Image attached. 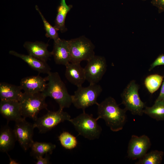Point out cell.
<instances>
[{"label":"cell","instance_id":"obj_16","mask_svg":"<svg viewBox=\"0 0 164 164\" xmlns=\"http://www.w3.org/2000/svg\"><path fill=\"white\" fill-rule=\"evenodd\" d=\"M65 75L67 80L77 87L82 86L86 79L84 68L79 63H70L66 66Z\"/></svg>","mask_w":164,"mask_h":164},{"label":"cell","instance_id":"obj_8","mask_svg":"<svg viewBox=\"0 0 164 164\" xmlns=\"http://www.w3.org/2000/svg\"><path fill=\"white\" fill-rule=\"evenodd\" d=\"M71 119L70 115L63 110L60 109L56 111H48L44 116L37 118L33 124L35 128H37L39 133H44L55 127L59 123Z\"/></svg>","mask_w":164,"mask_h":164},{"label":"cell","instance_id":"obj_12","mask_svg":"<svg viewBox=\"0 0 164 164\" xmlns=\"http://www.w3.org/2000/svg\"><path fill=\"white\" fill-rule=\"evenodd\" d=\"M55 63L65 66L70 63V50L69 40L60 39L54 41L51 52Z\"/></svg>","mask_w":164,"mask_h":164},{"label":"cell","instance_id":"obj_17","mask_svg":"<svg viewBox=\"0 0 164 164\" xmlns=\"http://www.w3.org/2000/svg\"><path fill=\"white\" fill-rule=\"evenodd\" d=\"M9 53L19 58L26 63L32 68L39 73L49 74L51 72L50 67L46 62L43 61L29 55L19 53L14 50H10Z\"/></svg>","mask_w":164,"mask_h":164},{"label":"cell","instance_id":"obj_14","mask_svg":"<svg viewBox=\"0 0 164 164\" xmlns=\"http://www.w3.org/2000/svg\"><path fill=\"white\" fill-rule=\"evenodd\" d=\"M0 113L8 121L15 122L23 118L20 104L18 101L1 100Z\"/></svg>","mask_w":164,"mask_h":164},{"label":"cell","instance_id":"obj_28","mask_svg":"<svg viewBox=\"0 0 164 164\" xmlns=\"http://www.w3.org/2000/svg\"><path fill=\"white\" fill-rule=\"evenodd\" d=\"M151 3L157 8L159 13L164 12V0H151Z\"/></svg>","mask_w":164,"mask_h":164},{"label":"cell","instance_id":"obj_20","mask_svg":"<svg viewBox=\"0 0 164 164\" xmlns=\"http://www.w3.org/2000/svg\"><path fill=\"white\" fill-rule=\"evenodd\" d=\"M72 5H68L65 0H61L60 4L57 8V12L55 20L54 27L62 33L65 32L67 29L65 26V21L68 13L72 8Z\"/></svg>","mask_w":164,"mask_h":164},{"label":"cell","instance_id":"obj_9","mask_svg":"<svg viewBox=\"0 0 164 164\" xmlns=\"http://www.w3.org/2000/svg\"><path fill=\"white\" fill-rule=\"evenodd\" d=\"M107 67L105 57L95 55L87 61V64L84 68L86 80L90 84H97L105 74Z\"/></svg>","mask_w":164,"mask_h":164},{"label":"cell","instance_id":"obj_22","mask_svg":"<svg viewBox=\"0 0 164 164\" xmlns=\"http://www.w3.org/2000/svg\"><path fill=\"white\" fill-rule=\"evenodd\" d=\"M56 145L51 143L34 142L32 145L31 154L36 158L44 154H51Z\"/></svg>","mask_w":164,"mask_h":164},{"label":"cell","instance_id":"obj_15","mask_svg":"<svg viewBox=\"0 0 164 164\" xmlns=\"http://www.w3.org/2000/svg\"><path fill=\"white\" fill-rule=\"evenodd\" d=\"M48 43L39 41H26L23 44L29 55L45 62L52 56L51 52L48 50Z\"/></svg>","mask_w":164,"mask_h":164},{"label":"cell","instance_id":"obj_29","mask_svg":"<svg viewBox=\"0 0 164 164\" xmlns=\"http://www.w3.org/2000/svg\"><path fill=\"white\" fill-rule=\"evenodd\" d=\"M48 154H46V156L43 158V156H40L36 158L37 159L36 164H48L50 163V157Z\"/></svg>","mask_w":164,"mask_h":164},{"label":"cell","instance_id":"obj_6","mask_svg":"<svg viewBox=\"0 0 164 164\" xmlns=\"http://www.w3.org/2000/svg\"><path fill=\"white\" fill-rule=\"evenodd\" d=\"M70 50V62L79 63L87 61L95 55V46L91 41L84 36L69 40Z\"/></svg>","mask_w":164,"mask_h":164},{"label":"cell","instance_id":"obj_32","mask_svg":"<svg viewBox=\"0 0 164 164\" xmlns=\"http://www.w3.org/2000/svg\"><path fill=\"white\" fill-rule=\"evenodd\" d=\"M142 0L145 1H146V0Z\"/></svg>","mask_w":164,"mask_h":164},{"label":"cell","instance_id":"obj_2","mask_svg":"<svg viewBox=\"0 0 164 164\" xmlns=\"http://www.w3.org/2000/svg\"><path fill=\"white\" fill-rule=\"evenodd\" d=\"M48 83L42 92L46 97H50L58 103L59 109L69 108L72 104L71 95L68 93L65 84L57 72H51L47 77Z\"/></svg>","mask_w":164,"mask_h":164},{"label":"cell","instance_id":"obj_5","mask_svg":"<svg viewBox=\"0 0 164 164\" xmlns=\"http://www.w3.org/2000/svg\"><path fill=\"white\" fill-rule=\"evenodd\" d=\"M102 91L101 86L97 84H90L86 87H77L74 94L71 95L72 104L77 108L83 111L93 105H97V99Z\"/></svg>","mask_w":164,"mask_h":164},{"label":"cell","instance_id":"obj_26","mask_svg":"<svg viewBox=\"0 0 164 164\" xmlns=\"http://www.w3.org/2000/svg\"><path fill=\"white\" fill-rule=\"evenodd\" d=\"M35 9L38 12L43 22L44 28L46 31V36L47 38L52 39L54 41H56L59 39L58 33V30L54 27L53 26L46 20L43 15L39 9L38 6L36 5Z\"/></svg>","mask_w":164,"mask_h":164},{"label":"cell","instance_id":"obj_24","mask_svg":"<svg viewBox=\"0 0 164 164\" xmlns=\"http://www.w3.org/2000/svg\"><path fill=\"white\" fill-rule=\"evenodd\" d=\"M163 77L158 74L150 75L145 78L144 84L149 92L153 94L159 89L163 80Z\"/></svg>","mask_w":164,"mask_h":164},{"label":"cell","instance_id":"obj_18","mask_svg":"<svg viewBox=\"0 0 164 164\" xmlns=\"http://www.w3.org/2000/svg\"><path fill=\"white\" fill-rule=\"evenodd\" d=\"M20 86H17L5 82L0 83L1 100L19 101L23 93Z\"/></svg>","mask_w":164,"mask_h":164},{"label":"cell","instance_id":"obj_27","mask_svg":"<svg viewBox=\"0 0 164 164\" xmlns=\"http://www.w3.org/2000/svg\"><path fill=\"white\" fill-rule=\"evenodd\" d=\"M160 65H164V54H163L159 55L150 65L149 71H151L155 67Z\"/></svg>","mask_w":164,"mask_h":164},{"label":"cell","instance_id":"obj_19","mask_svg":"<svg viewBox=\"0 0 164 164\" xmlns=\"http://www.w3.org/2000/svg\"><path fill=\"white\" fill-rule=\"evenodd\" d=\"M17 141L14 132L8 125L2 127L0 132V151L8 153L14 147Z\"/></svg>","mask_w":164,"mask_h":164},{"label":"cell","instance_id":"obj_11","mask_svg":"<svg viewBox=\"0 0 164 164\" xmlns=\"http://www.w3.org/2000/svg\"><path fill=\"white\" fill-rule=\"evenodd\" d=\"M151 145L150 139L146 135H132L128 144V158L132 160L140 159L147 153Z\"/></svg>","mask_w":164,"mask_h":164},{"label":"cell","instance_id":"obj_13","mask_svg":"<svg viewBox=\"0 0 164 164\" xmlns=\"http://www.w3.org/2000/svg\"><path fill=\"white\" fill-rule=\"evenodd\" d=\"M47 77H43L39 75L32 76L22 79L20 86L24 92L35 93L43 92L47 86Z\"/></svg>","mask_w":164,"mask_h":164},{"label":"cell","instance_id":"obj_7","mask_svg":"<svg viewBox=\"0 0 164 164\" xmlns=\"http://www.w3.org/2000/svg\"><path fill=\"white\" fill-rule=\"evenodd\" d=\"M139 89V86L135 81L131 80L121 94V104L124 106L125 109L132 114L142 116L145 107L140 97Z\"/></svg>","mask_w":164,"mask_h":164},{"label":"cell","instance_id":"obj_1","mask_svg":"<svg viewBox=\"0 0 164 164\" xmlns=\"http://www.w3.org/2000/svg\"><path fill=\"white\" fill-rule=\"evenodd\" d=\"M97 106L98 120L104 119L113 132H118L123 128L127 119V111L125 108H121L113 98L108 97Z\"/></svg>","mask_w":164,"mask_h":164},{"label":"cell","instance_id":"obj_3","mask_svg":"<svg viewBox=\"0 0 164 164\" xmlns=\"http://www.w3.org/2000/svg\"><path fill=\"white\" fill-rule=\"evenodd\" d=\"M98 120L97 118H94L92 114L86 113L84 110L82 113L69 121L73 125L78 135L92 140L98 138L101 132V128L97 122Z\"/></svg>","mask_w":164,"mask_h":164},{"label":"cell","instance_id":"obj_21","mask_svg":"<svg viewBox=\"0 0 164 164\" xmlns=\"http://www.w3.org/2000/svg\"><path fill=\"white\" fill-rule=\"evenodd\" d=\"M143 113L157 121L164 120V100L155 101L152 106L145 107Z\"/></svg>","mask_w":164,"mask_h":164},{"label":"cell","instance_id":"obj_25","mask_svg":"<svg viewBox=\"0 0 164 164\" xmlns=\"http://www.w3.org/2000/svg\"><path fill=\"white\" fill-rule=\"evenodd\" d=\"M58 138L62 146L66 149H72L77 145L78 142L76 138L68 132H63Z\"/></svg>","mask_w":164,"mask_h":164},{"label":"cell","instance_id":"obj_31","mask_svg":"<svg viewBox=\"0 0 164 164\" xmlns=\"http://www.w3.org/2000/svg\"><path fill=\"white\" fill-rule=\"evenodd\" d=\"M7 154L8 156L9 157V164H18L19 163L16 162V161L14 160V159H12L11 158H10L9 155L7 153Z\"/></svg>","mask_w":164,"mask_h":164},{"label":"cell","instance_id":"obj_4","mask_svg":"<svg viewBox=\"0 0 164 164\" xmlns=\"http://www.w3.org/2000/svg\"><path fill=\"white\" fill-rule=\"evenodd\" d=\"M46 97L42 92L23 93L19 101L23 117L29 118L35 121L40 110L43 109L47 110Z\"/></svg>","mask_w":164,"mask_h":164},{"label":"cell","instance_id":"obj_23","mask_svg":"<svg viewBox=\"0 0 164 164\" xmlns=\"http://www.w3.org/2000/svg\"><path fill=\"white\" fill-rule=\"evenodd\" d=\"M164 153L162 151L152 150L147 153L135 162L136 164H160L162 160Z\"/></svg>","mask_w":164,"mask_h":164},{"label":"cell","instance_id":"obj_30","mask_svg":"<svg viewBox=\"0 0 164 164\" xmlns=\"http://www.w3.org/2000/svg\"><path fill=\"white\" fill-rule=\"evenodd\" d=\"M164 100V80L162 84L159 95L155 101Z\"/></svg>","mask_w":164,"mask_h":164},{"label":"cell","instance_id":"obj_10","mask_svg":"<svg viewBox=\"0 0 164 164\" xmlns=\"http://www.w3.org/2000/svg\"><path fill=\"white\" fill-rule=\"evenodd\" d=\"M23 118L22 119L15 122L14 132L17 141L20 145L25 151L31 147L34 142L32 137L35 127Z\"/></svg>","mask_w":164,"mask_h":164}]
</instances>
